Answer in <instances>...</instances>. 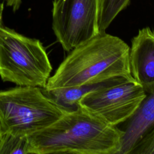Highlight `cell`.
<instances>
[{"label":"cell","mask_w":154,"mask_h":154,"mask_svg":"<svg viewBox=\"0 0 154 154\" xmlns=\"http://www.w3.org/2000/svg\"><path fill=\"white\" fill-rule=\"evenodd\" d=\"M7 6L12 8L13 11H17L22 3V0H4Z\"/></svg>","instance_id":"cell-13"},{"label":"cell","mask_w":154,"mask_h":154,"mask_svg":"<svg viewBox=\"0 0 154 154\" xmlns=\"http://www.w3.org/2000/svg\"><path fill=\"white\" fill-rule=\"evenodd\" d=\"M52 67L39 40L0 24V77L18 86L45 88Z\"/></svg>","instance_id":"cell-4"},{"label":"cell","mask_w":154,"mask_h":154,"mask_svg":"<svg viewBox=\"0 0 154 154\" xmlns=\"http://www.w3.org/2000/svg\"><path fill=\"white\" fill-rule=\"evenodd\" d=\"M132 79H134L132 76H121L112 78L97 83L52 90H45L42 88V90L48 97L58 105L67 111H71L78 107L79 100L85 94Z\"/></svg>","instance_id":"cell-9"},{"label":"cell","mask_w":154,"mask_h":154,"mask_svg":"<svg viewBox=\"0 0 154 154\" xmlns=\"http://www.w3.org/2000/svg\"><path fill=\"white\" fill-rule=\"evenodd\" d=\"M131 154H154V131L145 137Z\"/></svg>","instance_id":"cell-12"},{"label":"cell","mask_w":154,"mask_h":154,"mask_svg":"<svg viewBox=\"0 0 154 154\" xmlns=\"http://www.w3.org/2000/svg\"><path fill=\"white\" fill-rule=\"evenodd\" d=\"M129 48L120 38L99 33L70 51L43 88L73 87L117 76H132Z\"/></svg>","instance_id":"cell-2"},{"label":"cell","mask_w":154,"mask_h":154,"mask_svg":"<svg viewBox=\"0 0 154 154\" xmlns=\"http://www.w3.org/2000/svg\"><path fill=\"white\" fill-rule=\"evenodd\" d=\"M32 154L28 136L2 133L0 137V154Z\"/></svg>","instance_id":"cell-11"},{"label":"cell","mask_w":154,"mask_h":154,"mask_svg":"<svg viewBox=\"0 0 154 154\" xmlns=\"http://www.w3.org/2000/svg\"><path fill=\"white\" fill-rule=\"evenodd\" d=\"M28 138L32 154H118L122 132L78 105Z\"/></svg>","instance_id":"cell-1"},{"label":"cell","mask_w":154,"mask_h":154,"mask_svg":"<svg viewBox=\"0 0 154 154\" xmlns=\"http://www.w3.org/2000/svg\"><path fill=\"white\" fill-rule=\"evenodd\" d=\"M144 96L143 87L132 79L89 93L79 100L78 105L116 126L135 112Z\"/></svg>","instance_id":"cell-6"},{"label":"cell","mask_w":154,"mask_h":154,"mask_svg":"<svg viewBox=\"0 0 154 154\" xmlns=\"http://www.w3.org/2000/svg\"><path fill=\"white\" fill-rule=\"evenodd\" d=\"M67 112L38 87L19 86L0 91L2 133L29 136L51 125Z\"/></svg>","instance_id":"cell-3"},{"label":"cell","mask_w":154,"mask_h":154,"mask_svg":"<svg viewBox=\"0 0 154 154\" xmlns=\"http://www.w3.org/2000/svg\"><path fill=\"white\" fill-rule=\"evenodd\" d=\"M1 134H2V132H1V126H0V137H1Z\"/></svg>","instance_id":"cell-15"},{"label":"cell","mask_w":154,"mask_h":154,"mask_svg":"<svg viewBox=\"0 0 154 154\" xmlns=\"http://www.w3.org/2000/svg\"><path fill=\"white\" fill-rule=\"evenodd\" d=\"M143 88L144 97L135 112L116 126L122 132L118 154H131L135 147L154 131V82Z\"/></svg>","instance_id":"cell-7"},{"label":"cell","mask_w":154,"mask_h":154,"mask_svg":"<svg viewBox=\"0 0 154 154\" xmlns=\"http://www.w3.org/2000/svg\"><path fill=\"white\" fill-rule=\"evenodd\" d=\"M131 0H100L99 16V32H105L112 20L129 4Z\"/></svg>","instance_id":"cell-10"},{"label":"cell","mask_w":154,"mask_h":154,"mask_svg":"<svg viewBox=\"0 0 154 154\" xmlns=\"http://www.w3.org/2000/svg\"><path fill=\"white\" fill-rule=\"evenodd\" d=\"M2 12H3V4L0 3V24H1V20H2Z\"/></svg>","instance_id":"cell-14"},{"label":"cell","mask_w":154,"mask_h":154,"mask_svg":"<svg viewBox=\"0 0 154 154\" xmlns=\"http://www.w3.org/2000/svg\"><path fill=\"white\" fill-rule=\"evenodd\" d=\"M52 29L69 52L99 34L100 0H52Z\"/></svg>","instance_id":"cell-5"},{"label":"cell","mask_w":154,"mask_h":154,"mask_svg":"<svg viewBox=\"0 0 154 154\" xmlns=\"http://www.w3.org/2000/svg\"><path fill=\"white\" fill-rule=\"evenodd\" d=\"M129 63L134 79L143 87L154 82V31L139 30L131 42Z\"/></svg>","instance_id":"cell-8"}]
</instances>
